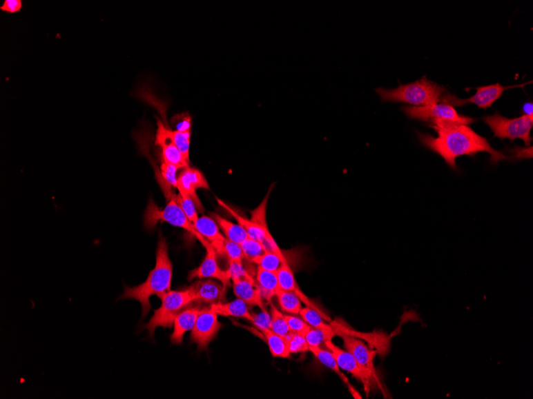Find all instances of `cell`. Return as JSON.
Here are the masks:
<instances>
[{"label": "cell", "mask_w": 533, "mask_h": 399, "mask_svg": "<svg viewBox=\"0 0 533 399\" xmlns=\"http://www.w3.org/2000/svg\"><path fill=\"white\" fill-rule=\"evenodd\" d=\"M429 123L432 124L438 137L418 132L419 140L425 147L442 156L454 170H457L456 158L461 156H473L478 152H488L491 156L490 162L494 165L515 157L495 150L485 138L478 135L468 125L443 119H432Z\"/></svg>", "instance_id": "6da1fadb"}, {"label": "cell", "mask_w": 533, "mask_h": 399, "mask_svg": "<svg viewBox=\"0 0 533 399\" xmlns=\"http://www.w3.org/2000/svg\"><path fill=\"white\" fill-rule=\"evenodd\" d=\"M173 278V264L168 256V247L166 239L162 232L159 239L156 254V265L151 271L144 283L129 287L125 286L124 294L121 299L136 300L142 307V318H145L151 309V296L155 295L162 299L171 291Z\"/></svg>", "instance_id": "7a4b0ae2"}, {"label": "cell", "mask_w": 533, "mask_h": 399, "mask_svg": "<svg viewBox=\"0 0 533 399\" xmlns=\"http://www.w3.org/2000/svg\"><path fill=\"white\" fill-rule=\"evenodd\" d=\"M376 91L382 101L402 102L413 106L422 107L438 104L440 96L447 90L443 86L429 81L427 76H423L414 83L400 85L396 89L378 88Z\"/></svg>", "instance_id": "3957f363"}, {"label": "cell", "mask_w": 533, "mask_h": 399, "mask_svg": "<svg viewBox=\"0 0 533 399\" xmlns=\"http://www.w3.org/2000/svg\"><path fill=\"white\" fill-rule=\"evenodd\" d=\"M161 222H166L173 227L186 229L187 232L193 235L206 249L212 247L207 240L194 227L193 224L189 222L186 214L179 205L177 198L168 201L164 209L159 208L152 198L148 201L144 217L145 227L152 230L157 227L158 223Z\"/></svg>", "instance_id": "277c9868"}, {"label": "cell", "mask_w": 533, "mask_h": 399, "mask_svg": "<svg viewBox=\"0 0 533 399\" xmlns=\"http://www.w3.org/2000/svg\"><path fill=\"white\" fill-rule=\"evenodd\" d=\"M162 301L160 308L155 311L152 318L144 326V329L148 331L151 336L153 337L155 331L158 327L164 329H171L173 326V321L176 316L188 306L195 303L193 296L188 288L183 290L168 291L161 299Z\"/></svg>", "instance_id": "5b68a950"}, {"label": "cell", "mask_w": 533, "mask_h": 399, "mask_svg": "<svg viewBox=\"0 0 533 399\" xmlns=\"http://www.w3.org/2000/svg\"><path fill=\"white\" fill-rule=\"evenodd\" d=\"M484 121L488 125L495 137L503 141L509 139L514 141L521 139L526 146H530L532 141L530 135L533 126V115H523L517 119H509L496 112L492 116L484 117Z\"/></svg>", "instance_id": "8992f818"}, {"label": "cell", "mask_w": 533, "mask_h": 399, "mask_svg": "<svg viewBox=\"0 0 533 399\" xmlns=\"http://www.w3.org/2000/svg\"><path fill=\"white\" fill-rule=\"evenodd\" d=\"M402 110L409 119L427 122L432 119H443L468 125L476 121L471 117L460 115L453 106L445 104L422 107L404 105Z\"/></svg>", "instance_id": "52a82bcc"}, {"label": "cell", "mask_w": 533, "mask_h": 399, "mask_svg": "<svg viewBox=\"0 0 533 399\" xmlns=\"http://www.w3.org/2000/svg\"><path fill=\"white\" fill-rule=\"evenodd\" d=\"M530 83H532V81L520 85L503 86L500 83H496L481 86L476 89L475 95L469 97V99H461L454 95L447 94L440 96V101H442L443 104L451 106H461L468 103H473L478 105L479 108L487 109L490 108L496 101L500 99L505 90L515 88V87L516 88V87H523Z\"/></svg>", "instance_id": "ba28073f"}, {"label": "cell", "mask_w": 533, "mask_h": 399, "mask_svg": "<svg viewBox=\"0 0 533 399\" xmlns=\"http://www.w3.org/2000/svg\"><path fill=\"white\" fill-rule=\"evenodd\" d=\"M325 347L333 353L340 369L349 372L358 380L363 383L367 393L370 392L374 385L375 383L376 385L378 382L377 376L364 370L349 351L342 350L340 347L336 345L332 340H327L325 342Z\"/></svg>", "instance_id": "9c48e42d"}, {"label": "cell", "mask_w": 533, "mask_h": 399, "mask_svg": "<svg viewBox=\"0 0 533 399\" xmlns=\"http://www.w3.org/2000/svg\"><path fill=\"white\" fill-rule=\"evenodd\" d=\"M217 316L210 307L200 311L196 325L191 331V340L197 344L199 349H207L222 329V325L220 323Z\"/></svg>", "instance_id": "30bf717a"}, {"label": "cell", "mask_w": 533, "mask_h": 399, "mask_svg": "<svg viewBox=\"0 0 533 399\" xmlns=\"http://www.w3.org/2000/svg\"><path fill=\"white\" fill-rule=\"evenodd\" d=\"M156 119L157 130L155 136V145L161 147L159 156H160L162 160L170 163V165L176 166L179 170L188 167L191 162H188L184 157L182 153L174 145L171 139L172 130L157 117H156Z\"/></svg>", "instance_id": "8fae6325"}, {"label": "cell", "mask_w": 533, "mask_h": 399, "mask_svg": "<svg viewBox=\"0 0 533 399\" xmlns=\"http://www.w3.org/2000/svg\"><path fill=\"white\" fill-rule=\"evenodd\" d=\"M177 188L179 194H186L193 199L196 204L197 211L202 213L204 212L203 204L197 196V189L209 190L210 187L206 178L201 171L189 166L183 168V171L177 177Z\"/></svg>", "instance_id": "7c38bea8"}, {"label": "cell", "mask_w": 533, "mask_h": 399, "mask_svg": "<svg viewBox=\"0 0 533 399\" xmlns=\"http://www.w3.org/2000/svg\"><path fill=\"white\" fill-rule=\"evenodd\" d=\"M217 255L213 247L206 249V258L201 265L189 273L188 280H191L194 278L217 279L224 285V287L227 288L231 280L230 273L229 270L220 269L217 260Z\"/></svg>", "instance_id": "4fadbf2b"}, {"label": "cell", "mask_w": 533, "mask_h": 399, "mask_svg": "<svg viewBox=\"0 0 533 399\" xmlns=\"http://www.w3.org/2000/svg\"><path fill=\"white\" fill-rule=\"evenodd\" d=\"M343 345L347 351L355 357L358 365L372 375L377 376L374 360L378 354L376 350H372L365 342L357 337L342 335Z\"/></svg>", "instance_id": "5bb4252c"}, {"label": "cell", "mask_w": 533, "mask_h": 399, "mask_svg": "<svg viewBox=\"0 0 533 399\" xmlns=\"http://www.w3.org/2000/svg\"><path fill=\"white\" fill-rule=\"evenodd\" d=\"M278 274L280 288L281 290L289 291L295 294L301 300L306 307L314 309L320 313L326 321L331 322V320L319 306L312 301L303 291L300 288L298 283L295 278L293 270H292L289 263H285L281 266L280 269L276 272Z\"/></svg>", "instance_id": "9a60e30c"}, {"label": "cell", "mask_w": 533, "mask_h": 399, "mask_svg": "<svg viewBox=\"0 0 533 399\" xmlns=\"http://www.w3.org/2000/svg\"><path fill=\"white\" fill-rule=\"evenodd\" d=\"M191 290L194 301L210 305L222 303L226 287L222 283L213 280H200L188 287Z\"/></svg>", "instance_id": "2e32d148"}, {"label": "cell", "mask_w": 533, "mask_h": 399, "mask_svg": "<svg viewBox=\"0 0 533 399\" xmlns=\"http://www.w3.org/2000/svg\"><path fill=\"white\" fill-rule=\"evenodd\" d=\"M233 293L249 307L258 306L261 311L266 310L264 299L253 277L233 280Z\"/></svg>", "instance_id": "e0dca14e"}, {"label": "cell", "mask_w": 533, "mask_h": 399, "mask_svg": "<svg viewBox=\"0 0 533 399\" xmlns=\"http://www.w3.org/2000/svg\"><path fill=\"white\" fill-rule=\"evenodd\" d=\"M334 327L336 335H347L357 337L361 340H365L370 345V347H376L378 354L385 356L389 349V338L386 334L382 332H373V334H362L346 326L332 323Z\"/></svg>", "instance_id": "ac0fdd59"}, {"label": "cell", "mask_w": 533, "mask_h": 399, "mask_svg": "<svg viewBox=\"0 0 533 399\" xmlns=\"http://www.w3.org/2000/svg\"><path fill=\"white\" fill-rule=\"evenodd\" d=\"M193 226L212 245L217 254L224 255V244L226 238L220 233L218 224L213 217L199 218Z\"/></svg>", "instance_id": "d6986e66"}, {"label": "cell", "mask_w": 533, "mask_h": 399, "mask_svg": "<svg viewBox=\"0 0 533 399\" xmlns=\"http://www.w3.org/2000/svg\"><path fill=\"white\" fill-rule=\"evenodd\" d=\"M201 311L199 308H188L179 314L173 321V332L171 337L172 344L180 345L182 344L184 335L187 331H192Z\"/></svg>", "instance_id": "ffe728a7"}, {"label": "cell", "mask_w": 533, "mask_h": 399, "mask_svg": "<svg viewBox=\"0 0 533 399\" xmlns=\"http://www.w3.org/2000/svg\"><path fill=\"white\" fill-rule=\"evenodd\" d=\"M210 309L218 316L237 317V318L247 320L252 323L254 320L249 306L244 300L238 298L228 303L213 304L210 305Z\"/></svg>", "instance_id": "44dd1931"}, {"label": "cell", "mask_w": 533, "mask_h": 399, "mask_svg": "<svg viewBox=\"0 0 533 399\" xmlns=\"http://www.w3.org/2000/svg\"><path fill=\"white\" fill-rule=\"evenodd\" d=\"M255 283L258 286L264 300L270 304L271 299L280 290L278 274L258 268L255 274Z\"/></svg>", "instance_id": "7402d4cb"}, {"label": "cell", "mask_w": 533, "mask_h": 399, "mask_svg": "<svg viewBox=\"0 0 533 399\" xmlns=\"http://www.w3.org/2000/svg\"><path fill=\"white\" fill-rule=\"evenodd\" d=\"M212 217L217 223L220 229H222L225 237L230 241L242 244L249 238L247 232L240 224L231 222L217 214L213 213Z\"/></svg>", "instance_id": "603a6c76"}, {"label": "cell", "mask_w": 533, "mask_h": 399, "mask_svg": "<svg viewBox=\"0 0 533 399\" xmlns=\"http://www.w3.org/2000/svg\"><path fill=\"white\" fill-rule=\"evenodd\" d=\"M261 332L265 337L271 356L282 359H289L291 354L284 337L274 334L271 329H264Z\"/></svg>", "instance_id": "cb8c5ba5"}, {"label": "cell", "mask_w": 533, "mask_h": 399, "mask_svg": "<svg viewBox=\"0 0 533 399\" xmlns=\"http://www.w3.org/2000/svg\"><path fill=\"white\" fill-rule=\"evenodd\" d=\"M309 351L317 358V360H319L322 365L329 368V369L334 371L336 375L339 376L342 382L346 383L347 386L349 385V381H348L345 375L341 372V369L339 365H338L334 355H333V353L329 349H322V347H309Z\"/></svg>", "instance_id": "d4e9b609"}, {"label": "cell", "mask_w": 533, "mask_h": 399, "mask_svg": "<svg viewBox=\"0 0 533 399\" xmlns=\"http://www.w3.org/2000/svg\"><path fill=\"white\" fill-rule=\"evenodd\" d=\"M285 263H289V256L280 249L276 252H265L255 265H258L260 269L276 273Z\"/></svg>", "instance_id": "484cf974"}, {"label": "cell", "mask_w": 533, "mask_h": 399, "mask_svg": "<svg viewBox=\"0 0 533 399\" xmlns=\"http://www.w3.org/2000/svg\"><path fill=\"white\" fill-rule=\"evenodd\" d=\"M282 310L290 315H300L303 306L301 300L295 294L280 290L276 294Z\"/></svg>", "instance_id": "4316f807"}, {"label": "cell", "mask_w": 533, "mask_h": 399, "mask_svg": "<svg viewBox=\"0 0 533 399\" xmlns=\"http://www.w3.org/2000/svg\"><path fill=\"white\" fill-rule=\"evenodd\" d=\"M300 316L313 329L335 331L332 325L326 323L325 319L320 313L309 307L302 309Z\"/></svg>", "instance_id": "83f0119b"}, {"label": "cell", "mask_w": 533, "mask_h": 399, "mask_svg": "<svg viewBox=\"0 0 533 399\" xmlns=\"http://www.w3.org/2000/svg\"><path fill=\"white\" fill-rule=\"evenodd\" d=\"M243 250L244 260L249 263L255 264L256 262L264 254L265 249L264 245L258 240L248 238L240 244Z\"/></svg>", "instance_id": "f1b7e54d"}, {"label": "cell", "mask_w": 533, "mask_h": 399, "mask_svg": "<svg viewBox=\"0 0 533 399\" xmlns=\"http://www.w3.org/2000/svg\"><path fill=\"white\" fill-rule=\"evenodd\" d=\"M270 305V314L271 317L270 329L273 331L274 334L285 338V337L288 336L291 331L289 325L287 323L284 314H282L281 311L278 308H276V307L273 303H271Z\"/></svg>", "instance_id": "f546056e"}, {"label": "cell", "mask_w": 533, "mask_h": 399, "mask_svg": "<svg viewBox=\"0 0 533 399\" xmlns=\"http://www.w3.org/2000/svg\"><path fill=\"white\" fill-rule=\"evenodd\" d=\"M336 336L335 331L311 329L304 335L309 347H322L327 340H331Z\"/></svg>", "instance_id": "4dcf8cb0"}, {"label": "cell", "mask_w": 533, "mask_h": 399, "mask_svg": "<svg viewBox=\"0 0 533 399\" xmlns=\"http://www.w3.org/2000/svg\"><path fill=\"white\" fill-rule=\"evenodd\" d=\"M171 139L178 150L182 153V155L188 162L189 150H191V132H182L176 130L171 131Z\"/></svg>", "instance_id": "1f68e13d"}, {"label": "cell", "mask_w": 533, "mask_h": 399, "mask_svg": "<svg viewBox=\"0 0 533 399\" xmlns=\"http://www.w3.org/2000/svg\"><path fill=\"white\" fill-rule=\"evenodd\" d=\"M285 340L287 344H288L291 354L309 351V345L307 344L304 335L290 332V334L285 337Z\"/></svg>", "instance_id": "d6a6232c"}, {"label": "cell", "mask_w": 533, "mask_h": 399, "mask_svg": "<svg viewBox=\"0 0 533 399\" xmlns=\"http://www.w3.org/2000/svg\"><path fill=\"white\" fill-rule=\"evenodd\" d=\"M177 201L187 216L189 222L194 224L197 221L198 214L196 204L193 199L184 194H179L177 196Z\"/></svg>", "instance_id": "836d02e7"}, {"label": "cell", "mask_w": 533, "mask_h": 399, "mask_svg": "<svg viewBox=\"0 0 533 399\" xmlns=\"http://www.w3.org/2000/svg\"><path fill=\"white\" fill-rule=\"evenodd\" d=\"M224 256H226L229 263H243L244 260L242 245L227 238L224 244Z\"/></svg>", "instance_id": "e575fe53"}, {"label": "cell", "mask_w": 533, "mask_h": 399, "mask_svg": "<svg viewBox=\"0 0 533 399\" xmlns=\"http://www.w3.org/2000/svg\"><path fill=\"white\" fill-rule=\"evenodd\" d=\"M160 161H161V166H160V170H159V172H160L162 177L163 178V180L165 181L168 184V185L171 186L173 188H177V172L179 168L177 167L176 166L170 165V163H168L166 161H164L163 160H162L161 158H160Z\"/></svg>", "instance_id": "d590c367"}, {"label": "cell", "mask_w": 533, "mask_h": 399, "mask_svg": "<svg viewBox=\"0 0 533 399\" xmlns=\"http://www.w3.org/2000/svg\"><path fill=\"white\" fill-rule=\"evenodd\" d=\"M285 319L287 320V323H288L289 329L291 332H294V334H298L302 335H305L307 331H309L311 327L306 323L305 320L300 317L297 316L295 315H285Z\"/></svg>", "instance_id": "8d00e7d4"}, {"label": "cell", "mask_w": 533, "mask_h": 399, "mask_svg": "<svg viewBox=\"0 0 533 399\" xmlns=\"http://www.w3.org/2000/svg\"><path fill=\"white\" fill-rule=\"evenodd\" d=\"M171 124L175 127V130L182 132H191L192 117L188 112H182L172 117Z\"/></svg>", "instance_id": "74e56055"}, {"label": "cell", "mask_w": 533, "mask_h": 399, "mask_svg": "<svg viewBox=\"0 0 533 399\" xmlns=\"http://www.w3.org/2000/svg\"><path fill=\"white\" fill-rule=\"evenodd\" d=\"M254 320L253 324L258 327L260 331L270 329L271 317L268 311H261L260 314H253Z\"/></svg>", "instance_id": "f35d334b"}, {"label": "cell", "mask_w": 533, "mask_h": 399, "mask_svg": "<svg viewBox=\"0 0 533 399\" xmlns=\"http://www.w3.org/2000/svg\"><path fill=\"white\" fill-rule=\"evenodd\" d=\"M23 7L21 0H5L0 10L8 13H17Z\"/></svg>", "instance_id": "ab89813d"}, {"label": "cell", "mask_w": 533, "mask_h": 399, "mask_svg": "<svg viewBox=\"0 0 533 399\" xmlns=\"http://www.w3.org/2000/svg\"><path fill=\"white\" fill-rule=\"evenodd\" d=\"M533 105L532 102H527L524 106H523V111L525 112V115H533L532 114Z\"/></svg>", "instance_id": "60d3db41"}]
</instances>
